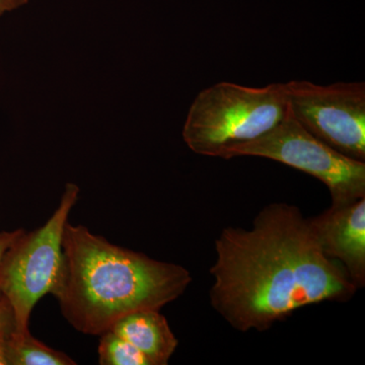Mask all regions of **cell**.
Returning <instances> with one entry per match:
<instances>
[{"label":"cell","instance_id":"cell-10","mask_svg":"<svg viewBox=\"0 0 365 365\" xmlns=\"http://www.w3.org/2000/svg\"><path fill=\"white\" fill-rule=\"evenodd\" d=\"M98 337V355L101 365H151L143 353L113 331H107Z\"/></svg>","mask_w":365,"mask_h":365},{"label":"cell","instance_id":"cell-5","mask_svg":"<svg viewBox=\"0 0 365 365\" xmlns=\"http://www.w3.org/2000/svg\"><path fill=\"white\" fill-rule=\"evenodd\" d=\"M235 157L269 158L326 185L334 205L365 198V162L346 157L307 132L289 111L267 133L228 151Z\"/></svg>","mask_w":365,"mask_h":365},{"label":"cell","instance_id":"cell-13","mask_svg":"<svg viewBox=\"0 0 365 365\" xmlns=\"http://www.w3.org/2000/svg\"><path fill=\"white\" fill-rule=\"evenodd\" d=\"M29 0H0V18L6 13H11L26 6Z\"/></svg>","mask_w":365,"mask_h":365},{"label":"cell","instance_id":"cell-7","mask_svg":"<svg viewBox=\"0 0 365 365\" xmlns=\"http://www.w3.org/2000/svg\"><path fill=\"white\" fill-rule=\"evenodd\" d=\"M319 248L339 263L357 289L365 285V198L307 218Z\"/></svg>","mask_w":365,"mask_h":365},{"label":"cell","instance_id":"cell-3","mask_svg":"<svg viewBox=\"0 0 365 365\" xmlns=\"http://www.w3.org/2000/svg\"><path fill=\"white\" fill-rule=\"evenodd\" d=\"M287 112L283 83L250 88L222 81L192 103L182 139L197 155L225 158L232 148L267 133Z\"/></svg>","mask_w":365,"mask_h":365},{"label":"cell","instance_id":"cell-12","mask_svg":"<svg viewBox=\"0 0 365 365\" xmlns=\"http://www.w3.org/2000/svg\"><path fill=\"white\" fill-rule=\"evenodd\" d=\"M23 230L21 228H19V230H13V232H7V230L0 232V261H1L6 250L13 244L14 240L21 234ZM0 299H1V297H0Z\"/></svg>","mask_w":365,"mask_h":365},{"label":"cell","instance_id":"cell-6","mask_svg":"<svg viewBox=\"0 0 365 365\" xmlns=\"http://www.w3.org/2000/svg\"><path fill=\"white\" fill-rule=\"evenodd\" d=\"M288 111L307 132L346 157L365 162V83H283Z\"/></svg>","mask_w":365,"mask_h":365},{"label":"cell","instance_id":"cell-9","mask_svg":"<svg viewBox=\"0 0 365 365\" xmlns=\"http://www.w3.org/2000/svg\"><path fill=\"white\" fill-rule=\"evenodd\" d=\"M7 365H76L66 353L53 349L33 337L30 331L9 332L6 340Z\"/></svg>","mask_w":365,"mask_h":365},{"label":"cell","instance_id":"cell-8","mask_svg":"<svg viewBox=\"0 0 365 365\" xmlns=\"http://www.w3.org/2000/svg\"><path fill=\"white\" fill-rule=\"evenodd\" d=\"M110 330L137 348L151 365L169 364L179 344L160 309H143L127 314Z\"/></svg>","mask_w":365,"mask_h":365},{"label":"cell","instance_id":"cell-4","mask_svg":"<svg viewBox=\"0 0 365 365\" xmlns=\"http://www.w3.org/2000/svg\"><path fill=\"white\" fill-rule=\"evenodd\" d=\"M81 189L67 182L58 206L42 225L23 230L0 261V297L13 309L14 330H29L31 314L41 299L51 294L62 265L64 228Z\"/></svg>","mask_w":365,"mask_h":365},{"label":"cell","instance_id":"cell-14","mask_svg":"<svg viewBox=\"0 0 365 365\" xmlns=\"http://www.w3.org/2000/svg\"><path fill=\"white\" fill-rule=\"evenodd\" d=\"M14 328L0 330V365H7L6 340L9 332Z\"/></svg>","mask_w":365,"mask_h":365},{"label":"cell","instance_id":"cell-1","mask_svg":"<svg viewBox=\"0 0 365 365\" xmlns=\"http://www.w3.org/2000/svg\"><path fill=\"white\" fill-rule=\"evenodd\" d=\"M215 253L211 306L240 332H264L302 307L346 302L357 290L289 204L262 208L250 230L225 227Z\"/></svg>","mask_w":365,"mask_h":365},{"label":"cell","instance_id":"cell-11","mask_svg":"<svg viewBox=\"0 0 365 365\" xmlns=\"http://www.w3.org/2000/svg\"><path fill=\"white\" fill-rule=\"evenodd\" d=\"M14 328L13 309L4 297L0 299V330Z\"/></svg>","mask_w":365,"mask_h":365},{"label":"cell","instance_id":"cell-2","mask_svg":"<svg viewBox=\"0 0 365 365\" xmlns=\"http://www.w3.org/2000/svg\"><path fill=\"white\" fill-rule=\"evenodd\" d=\"M61 269L51 294L78 332L100 336L127 314L160 309L192 282L182 265L118 246L83 225L67 222Z\"/></svg>","mask_w":365,"mask_h":365}]
</instances>
